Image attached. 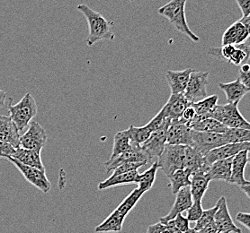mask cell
Instances as JSON below:
<instances>
[{
	"instance_id": "6da1fadb",
	"label": "cell",
	"mask_w": 250,
	"mask_h": 233,
	"mask_svg": "<svg viewBox=\"0 0 250 233\" xmlns=\"http://www.w3.org/2000/svg\"><path fill=\"white\" fill-rule=\"evenodd\" d=\"M77 9L83 14L88 23L89 35L86 38L87 45L92 47L100 40H114L115 35L111 30L113 23L108 22L100 13L93 10L85 4H80L77 6Z\"/></svg>"
},
{
	"instance_id": "7a4b0ae2",
	"label": "cell",
	"mask_w": 250,
	"mask_h": 233,
	"mask_svg": "<svg viewBox=\"0 0 250 233\" xmlns=\"http://www.w3.org/2000/svg\"><path fill=\"white\" fill-rule=\"evenodd\" d=\"M143 195L144 194H142L138 188L132 190L131 194L118 205V207L102 223L97 226L95 232L97 233H121L126 216L135 207Z\"/></svg>"
},
{
	"instance_id": "3957f363",
	"label": "cell",
	"mask_w": 250,
	"mask_h": 233,
	"mask_svg": "<svg viewBox=\"0 0 250 233\" xmlns=\"http://www.w3.org/2000/svg\"><path fill=\"white\" fill-rule=\"evenodd\" d=\"M188 0H171L159 9V14L167 18L171 25L182 35L188 36L193 42H198L200 38L189 28L186 17V4Z\"/></svg>"
},
{
	"instance_id": "277c9868",
	"label": "cell",
	"mask_w": 250,
	"mask_h": 233,
	"mask_svg": "<svg viewBox=\"0 0 250 233\" xmlns=\"http://www.w3.org/2000/svg\"><path fill=\"white\" fill-rule=\"evenodd\" d=\"M11 102L7 105L10 114L9 117L15 125H17L19 132L23 133L37 115V103L30 92L25 93L17 104H12Z\"/></svg>"
},
{
	"instance_id": "5b68a950",
	"label": "cell",
	"mask_w": 250,
	"mask_h": 233,
	"mask_svg": "<svg viewBox=\"0 0 250 233\" xmlns=\"http://www.w3.org/2000/svg\"><path fill=\"white\" fill-rule=\"evenodd\" d=\"M239 103H227L224 105L217 104L210 115V118L221 122L229 128H243L250 130V124L239 111Z\"/></svg>"
},
{
	"instance_id": "8992f818",
	"label": "cell",
	"mask_w": 250,
	"mask_h": 233,
	"mask_svg": "<svg viewBox=\"0 0 250 233\" xmlns=\"http://www.w3.org/2000/svg\"><path fill=\"white\" fill-rule=\"evenodd\" d=\"M186 147L185 145L166 144L157 163L159 169H161L168 178L177 170L184 169Z\"/></svg>"
},
{
	"instance_id": "52a82bcc",
	"label": "cell",
	"mask_w": 250,
	"mask_h": 233,
	"mask_svg": "<svg viewBox=\"0 0 250 233\" xmlns=\"http://www.w3.org/2000/svg\"><path fill=\"white\" fill-rule=\"evenodd\" d=\"M227 139L224 133H210V132H192L191 147L196 149L205 156L210 151L217 147L227 144Z\"/></svg>"
},
{
	"instance_id": "ba28073f",
	"label": "cell",
	"mask_w": 250,
	"mask_h": 233,
	"mask_svg": "<svg viewBox=\"0 0 250 233\" xmlns=\"http://www.w3.org/2000/svg\"><path fill=\"white\" fill-rule=\"evenodd\" d=\"M48 140L45 128L38 122L32 121L27 130L20 137V147L41 153Z\"/></svg>"
},
{
	"instance_id": "9c48e42d",
	"label": "cell",
	"mask_w": 250,
	"mask_h": 233,
	"mask_svg": "<svg viewBox=\"0 0 250 233\" xmlns=\"http://www.w3.org/2000/svg\"><path fill=\"white\" fill-rule=\"evenodd\" d=\"M208 77V72L193 70L191 73L188 86L183 93L189 103L193 104L207 97Z\"/></svg>"
},
{
	"instance_id": "30bf717a",
	"label": "cell",
	"mask_w": 250,
	"mask_h": 233,
	"mask_svg": "<svg viewBox=\"0 0 250 233\" xmlns=\"http://www.w3.org/2000/svg\"><path fill=\"white\" fill-rule=\"evenodd\" d=\"M12 164L15 165L20 173L23 175L24 179L30 183L32 186L38 188L43 193H48L51 190V183L46 177L45 171H41L34 167H30L27 165L23 164L20 161L14 158H7Z\"/></svg>"
},
{
	"instance_id": "8fae6325",
	"label": "cell",
	"mask_w": 250,
	"mask_h": 233,
	"mask_svg": "<svg viewBox=\"0 0 250 233\" xmlns=\"http://www.w3.org/2000/svg\"><path fill=\"white\" fill-rule=\"evenodd\" d=\"M149 161H151L150 157L145 153L142 146L134 143L129 151L120 154L115 158L109 159L104 163V166L105 171L108 173L110 171H114L118 166L125 162H144L148 164Z\"/></svg>"
},
{
	"instance_id": "7c38bea8",
	"label": "cell",
	"mask_w": 250,
	"mask_h": 233,
	"mask_svg": "<svg viewBox=\"0 0 250 233\" xmlns=\"http://www.w3.org/2000/svg\"><path fill=\"white\" fill-rule=\"evenodd\" d=\"M193 129L186 125L182 120H171L167 131V144L191 146Z\"/></svg>"
},
{
	"instance_id": "4fadbf2b",
	"label": "cell",
	"mask_w": 250,
	"mask_h": 233,
	"mask_svg": "<svg viewBox=\"0 0 250 233\" xmlns=\"http://www.w3.org/2000/svg\"><path fill=\"white\" fill-rule=\"evenodd\" d=\"M250 17L241 18L231 24L222 36V46L236 45L243 42L250 37Z\"/></svg>"
},
{
	"instance_id": "5bb4252c",
	"label": "cell",
	"mask_w": 250,
	"mask_h": 233,
	"mask_svg": "<svg viewBox=\"0 0 250 233\" xmlns=\"http://www.w3.org/2000/svg\"><path fill=\"white\" fill-rule=\"evenodd\" d=\"M250 142L240 143H227L220 147L215 148L210 151L205 156V167L217 161L232 158L239 152L244 150H250Z\"/></svg>"
},
{
	"instance_id": "9a60e30c",
	"label": "cell",
	"mask_w": 250,
	"mask_h": 233,
	"mask_svg": "<svg viewBox=\"0 0 250 233\" xmlns=\"http://www.w3.org/2000/svg\"><path fill=\"white\" fill-rule=\"evenodd\" d=\"M218 210L214 215V223L218 233H241V230L235 225L228 209L227 200L222 197L217 202Z\"/></svg>"
},
{
	"instance_id": "2e32d148",
	"label": "cell",
	"mask_w": 250,
	"mask_h": 233,
	"mask_svg": "<svg viewBox=\"0 0 250 233\" xmlns=\"http://www.w3.org/2000/svg\"><path fill=\"white\" fill-rule=\"evenodd\" d=\"M249 152L250 150H244L239 152L232 158L231 162V174L229 184H233L239 186V188L243 187L250 182L245 179L244 171L246 166L249 163Z\"/></svg>"
},
{
	"instance_id": "e0dca14e",
	"label": "cell",
	"mask_w": 250,
	"mask_h": 233,
	"mask_svg": "<svg viewBox=\"0 0 250 233\" xmlns=\"http://www.w3.org/2000/svg\"><path fill=\"white\" fill-rule=\"evenodd\" d=\"M168 127H163L158 130L153 131L148 137V140L142 144V149L152 160L155 157L159 158L162 154L167 144V131Z\"/></svg>"
},
{
	"instance_id": "ac0fdd59",
	"label": "cell",
	"mask_w": 250,
	"mask_h": 233,
	"mask_svg": "<svg viewBox=\"0 0 250 233\" xmlns=\"http://www.w3.org/2000/svg\"><path fill=\"white\" fill-rule=\"evenodd\" d=\"M176 195V201L174 203L173 207L169 211V213L164 217L160 218V222L164 224L173 220L177 215L188 211L190 208V206L193 205V199H192V195H191L189 186L180 189Z\"/></svg>"
},
{
	"instance_id": "d6986e66",
	"label": "cell",
	"mask_w": 250,
	"mask_h": 233,
	"mask_svg": "<svg viewBox=\"0 0 250 233\" xmlns=\"http://www.w3.org/2000/svg\"><path fill=\"white\" fill-rule=\"evenodd\" d=\"M193 71V69H188L182 71L168 70L166 72V81L169 86L171 94L184 93L188 86L190 74Z\"/></svg>"
},
{
	"instance_id": "ffe728a7",
	"label": "cell",
	"mask_w": 250,
	"mask_h": 233,
	"mask_svg": "<svg viewBox=\"0 0 250 233\" xmlns=\"http://www.w3.org/2000/svg\"><path fill=\"white\" fill-rule=\"evenodd\" d=\"M20 137L21 134L10 117L0 115V141L17 149L20 147Z\"/></svg>"
},
{
	"instance_id": "44dd1931",
	"label": "cell",
	"mask_w": 250,
	"mask_h": 233,
	"mask_svg": "<svg viewBox=\"0 0 250 233\" xmlns=\"http://www.w3.org/2000/svg\"><path fill=\"white\" fill-rule=\"evenodd\" d=\"M192 105L184 94H171L168 101L162 107V110L167 118L173 120H179L182 117L185 109Z\"/></svg>"
},
{
	"instance_id": "7402d4cb",
	"label": "cell",
	"mask_w": 250,
	"mask_h": 233,
	"mask_svg": "<svg viewBox=\"0 0 250 233\" xmlns=\"http://www.w3.org/2000/svg\"><path fill=\"white\" fill-rule=\"evenodd\" d=\"M233 158V157H232ZM232 158L217 161L205 169V173L210 180H224L229 183L231 174Z\"/></svg>"
},
{
	"instance_id": "603a6c76",
	"label": "cell",
	"mask_w": 250,
	"mask_h": 233,
	"mask_svg": "<svg viewBox=\"0 0 250 233\" xmlns=\"http://www.w3.org/2000/svg\"><path fill=\"white\" fill-rule=\"evenodd\" d=\"M218 86L225 93L228 103H239L250 91V87L243 85L239 79L229 83H219Z\"/></svg>"
},
{
	"instance_id": "cb8c5ba5",
	"label": "cell",
	"mask_w": 250,
	"mask_h": 233,
	"mask_svg": "<svg viewBox=\"0 0 250 233\" xmlns=\"http://www.w3.org/2000/svg\"><path fill=\"white\" fill-rule=\"evenodd\" d=\"M139 177H140V173L138 171H131V172H127L119 175H112L109 177L107 179L100 182L98 184V189L105 190V189L118 187V186L137 184Z\"/></svg>"
},
{
	"instance_id": "d4e9b609",
	"label": "cell",
	"mask_w": 250,
	"mask_h": 233,
	"mask_svg": "<svg viewBox=\"0 0 250 233\" xmlns=\"http://www.w3.org/2000/svg\"><path fill=\"white\" fill-rule=\"evenodd\" d=\"M205 167V156L196 149L191 146H187L184 169L188 171L191 174V176H193L196 172L203 171Z\"/></svg>"
},
{
	"instance_id": "484cf974",
	"label": "cell",
	"mask_w": 250,
	"mask_h": 233,
	"mask_svg": "<svg viewBox=\"0 0 250 233\" xmlns=\"http://www.w3.org/2000/svg\"><path fill=\"white\" fill-rule=\"evenodd\" d=\"M11 158L17 160L23 164L34 167L41 171H45V167L43 166L41 158V153L36 151L27 150L22 147L17 148Z\"/></svg>"
},
{
	"instance_id": "4316f807",
	"label": "cell",
	"mask_w": 250,
	"mask_h": 233,
	"mask_svg": "<svg viewBox=\"0 0 250 233\" xmlns=\"http://www.w3.org/2000/svg\"><path fill=\"white\" fill-rule=\"evenodd\" d=\"M210 179L206 176L204 171H199L191 176V183H190V191L192 195L193 202L199 201L202 202L205 192L207 191Z\"/></svg>"
},
{
	"instance_id": "83f0119b",
	"label": "cell",
	"mask_w": 250,
	"mask_h": 233,
	"mask_svg": "<svg viewBox=\"0 0 250 233\" xmlns=\"http://www.w3.org/2000/svg\"><path fill=\"white\" fill-rule=\"evenodd\" d=\"M218 101H219V96L217 94H213V95H210V96L205 97V99L201 100L197 103H193L192 106L195 110L196 116H195L194 120L192 122H193L194 120L210 118L211 111L213 110V108H215L217 104H218Z\"/></svg>"
},
{
	"instance_id": "f1b7e54d",
	"label": "cell",
	"mask_w": 250,
	"mask_h": 233,
	"mask_svg": "<svg viewBox=\"0 0 250 233\" xmlns=\"http://www.w3.org/2000/svg\"><path fill=\"white\" fill-rule=\"evenodd\" d=\"M190 128L199 132H210V133H224L227 130V126L222 125L221 122L211 118H206L202 120H194L190 124Z\"/></svg>"
},
{
	"instance_id": "f546056e",
	"label": "cell",
	"mask_w": 250,
	"mask_h": 233,
	"mask_svg": "<svg viewBox=\"0 0 250 233\" xmlns=\"http://www.w3.org/2000/svg\"><path fill=\"white\" fill-rule=\"evenodd\" d=\"M134 143L131 142V138L128 133V129L120 131L115 134L114 138V144H113V152L110 159L115 158L120 154H124L125 152L129 151Z\"/></svg>"
},
{
	"instance_id": "4dcf8cb0",
	"label": "cell",
	"mask_w": 250,
	"mask_h": 233,
	"mask_svg": "<svg viewBox=\"0 0 250 233\" xmlns=\"http://www.w3.org/2000/svg\"><path fill=\"white\" fill-rule=\"evenodd\" d=\"M159 170V166L157 161L151 164V166L148 168V170L144 171L142 174H140L139 179H138V189L142 192V194H145L150 190L152 186L156 180V175L157 171Z\"/></svg>"
},
{
	"instance_id": "1f68e13d",
	"label": "cell",
	"mask_w": 250,
	"mask_h": 233,
	"mask_svg": "<svg viewBox=\"0 0 250 233\" xmlns=\"http://www.w3.org/2000/svg\"><path fill=\"white\" fill-rule=\"evenodd\" d=\"M169 181L172 193L176 195L180 189L190 186L191 174L185 169L177 170L169 177Z\"/></svg>"
},
{
	"instance_id": "d6a6232c",
	"label": "cell",
	"mask_w": 250,
	"mask_h": 233,
	"mask_svg": "<svg viewBox=\"0 0 250 233\" xmlns=\"http://www.w3.org/2000/svg\"><path fill=\"white\" fill-rule=\"evenodd\" d=\"M128 133H129L131 142L135 144H138V145H142L148 140L152 131L148 128L147 125H143V126L131 125L128 129Z\"/></svg>"
},
{
	"instance_id": "836d02e7",
	"label": "cell",
	"mask_w": 250,
	"mask_h": 233,
	"mask_svg": "<svg viewBox=\"0 0 250 233\" xmlns=\"http://www.w3.org/2000/svg\"><path fill=\"white\" fill-rule=\"evenodd\" d=\"M228 143H240L250 142V130L243 128H229L224 132Z\"/></svg>"
},
{
	"instance_id": "e575fe53",
	"label": "cell",
	"mask_w": 250,
	"mask_h": 233,
	"mask_svg": "<svg viewBox=\"0 0 250 233\" xmlns=\"http://www.w3.org/2000/svg\"><path fill=\"white\" fill-rule=\"evenodd\" d=\"M217 210H218V205H215V206L211 207L208 210L203 211V214L200 217L199 219L196 221L195 226L193 228V230L195 232L199 231L200 229L205 227L206 225L210 224V222H213L214 220V215L216 214Z\"/></svg>"
},
{
	"instance_id": "d590c367",
	"label": "cell",
	"mask_w": 250,
	"mask_h": 233,
	"mask_svg": "<svg viewBox=\"0 0 250 233\" xmlns=\"http://www.w3.org/2000/svg\"><path fill=\"white\" fill-rule=\"evenodd\" d=\"M170 123V119L167 118L163 110L160 109L159 113L157 114L153 119L146 125H148V128L153 132V131L158 130V129L163 128V127H168Z\"/></svg>"
},
{
	"instance_id": "8d00e7d4",
	"label": "cell",
	"mask_w": 250,
	"mask_h": 233,
	"mask_svg": "<svg viewBox=\"0 0 250 233\" xmlns=\"http://www.w3.org/2000/svg\"><path fill=\"white\" fill-rule=\"evenodd\" d=\"M145 165L147 164L144 162H125L118 166L114 170L113 175H119L127 172H131V171H138L140 168H142Z\"/></svg>"
},
{
	"instance_id": "74e56055",
	"label": "cell",
	"mask_w": 250,
	"mask_h": 233,
	"mask_svg": "<svg viewBox=\"0 0 250 233\" xmlns=\"http://www.w3.org/2000/svg\"><path fill=\"white\" fill-rule=\"evenodd\" d=\"M203 211L204 209L202 206V202L199 201L193 202V205H191L190 208L187 211L188 212L187 219L189 222H196L202 215Z\"/></svg>"
},
{
	"instance_id": "f35d334b",
	"label": "cell",
	"mask_w": 250,
	"mask_h": 233,
	"mask_svg": "<svg viewBox=\"0 0 250 233\" xmlns=\"http://www.w3.org/2000/svg\"><path fill=\"white\" fill-rule=\"evenodd\" d=\"M172 221L174 222L175 226L182 233L188 232L190 229V222L187 219V217L182 215V214L177 215Z\"/></svg>"
},
{
	"instance_id": "ab89813d",
	"label": "cell",
	"mask_w": 250,
	"mask_h": 233,
	"mask_svg": "<svg viewBox=\"0 0 250 233\" xmlns=\"http://www.w3.org/2000/svg\"><path fill=\"white\" fill-rule=\"evenodd\" d=\"M15 152L16 148L13 147L11 144L0 141V158L7 159L9 157H12Z\"/></svg>"
},
{
	"instance_id": "60d3db41",
	"label": "cell",
	"mask_w": 250,
	"mask_h": 233,
	"mask_svg": "<svg viewBox=\"0 0 250 233\" xmlns=\"http://www.w3.org/2000/svg\"><path fill=\"white\" fill-rule=\"evenodd\" d=\"M195 116H196L195 110H194V108H193V106L190 105L189 107H188V108L185 109V111L183 112L182 117L180 118V120H182L183 122H184L186 125L189 126L190 124H191V122L194 120ZM189 127H190V126H189Z\"/></svg>"
},
{
	"instance_id": "b9f144b4",
	"label": "cell",
	"mask_w": 250,
	"mask_h": 233,
	"mask_svg": "<svg viewBox=\"0 0 250 233\" xmlns=\"http://www.w3.org/2000/svg\"><path fill=\"white\" fill-rule=\"evenodd\" d=\"M216 51L220 52V53H218V54H220L219 55L220 57H222L228 60L229 57L233 55L234 52L236 51V48L234 45H224L222 46L221 49H216ZM218 54H216L215 56H217Z\"/></svg>"
},
{
	"instance_id": "7bdbcfd3",
	"label": "cell",
	"mask_w": 250,
	"mask_h": 233,
	"mask_svg": "<svg viewBox=\"0 0 250 233\" xmlns=\"http://www.w3.org/2000/svg\"><path fill=\"white\" fill-rule=\"evenodd\" d=\"M146 233H169V232H168V228L166 224L159 222L156 224L148 226Z\"/></svg>"
},
{
	"instance_id": "ee69618b",
	"label": "cell",
	"mask_w": 250,
	"mask_h": 233,
	"mask_svg": "<svg viewBox=\"0 0 250 233\" xmlns=\"http://www.w3.org/2000/svg\"><path fill=\"white\" fill-rule=\"evenodd\" d=\"M238 4L241 13L242 18H249L250 16V0H235Z\"/></svg>"
},
{
	"instance_id": "f6af8a7d",
	"label": "cell",
	"mask_w": 250,
	"mask_h": 233,
	"mask_svg": "<svg viewBox=\"0 0 250 233\" xmlns=\"http://www.w3.org/2000/svg\"><path fill=\"white\" fill-rule=\"evenodd\" d=\"M250 214L249 213H242V212H240L236 216L237 222H239L241 225H243L245 228H247L249 231L250 230Z\"/></svg>"
},
{
	"instance_id": "bcb514c9",
	"label": "cell",
	"mask_w": 250,
	"mask_h": 233,
	"mask_svg": "<svg viewBox=\"0 0 250 233\" xmlns=\"http://www.w3.org/2000/svg\"><path fill=\"white\" fill-rule=\"evenodd\" d=\"M196 233H218V230H217L216 225L214 223V221L212 222H210V224L206 225L204 228L200 229L199 231L195 232Z\"/></svg>"
},
{
	"instance_id": "7dc6e473",
	"label": "cell",
	"mask_w": 250,
	"mask_h": 233,
	"mask_svg": "<svg viewBox=\"0 0 250 233\" xmlns=\"http://www.w3.org/2000/svg\"><path fill=\"white\" fill-rule=\"evenodd\" d=\"M166 225L168 228V232H169V233H182L175 226V224H174V222H173L172 220L169 221V222H167Z\"/></svg>"
},
{
	"instance_id": "c3c4849f",
	"label": "cell",
	"mask_w": 250,
	"mask_h": 233,
	"mask_svg": "<svg viewBox=\"0 0 250 233\" xmlns=\"http://www.w3.org/2000/svg\"><path fill=\"white\" fill-rule=\"evenodd\" d=\"M6 100H7V94L6 91L0 89V108L6 106Z\"/></svg>"
},
{
	"instance_id": "681fc988",
	"label": "cell",
	"mask_w": 250,
	"mask_h": 233,
	"mask_svg": "<svg viewBox=\"0 0 250 233\" xmlns=\"http://www.w3.org/2000/svg\"><path fill=\"white\" fill-rule=\"evenodd\" d=\"M185 233H195V231L193 230V229H189L188 232H186Z\"/></svg>"
},
{
	"instance_id": "f907efd6",
	"label": "cell",
	"mask_w": 250,
	"mask_h": 233,
	"mask_svg": "<svg viewBox=\"0 0 250 233\" xmlns=\"http://www.w3.org/2000/svg\"></svg>"
},
{
	"instance_id": "816d5d0a",
	"label": "cell",
	"mask_w": 250,
	"mask_h": 233,
	"mask_svg": "<svg viewBox=\"0 0 250 233\" xmlns=\"http://www.w3.org/2000/svg\"></svg>"
}]
</instances>
